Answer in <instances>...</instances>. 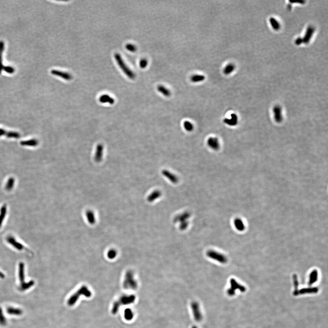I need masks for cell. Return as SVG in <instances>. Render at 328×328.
Wrapping results in <instances>:
<instances>
[{
  "instance_id": "1",
  "label": "cell",
  "mask_w": 328,
  "mask_h": 328,
  "mask_svg": "<svg viewBox=\"0 0 328 328\" xmlns=\"http://www.w3.org/2000/svg\"><path fill=\"white\" fill-rule=\"evenodd\" d=\"M114 58L117 63L119 66L124 74L131 80H134L136 78V74L127 66L126 63L123 61L122 57L120 54L116 53L114 54Z\"/></svg>"
},
{
  "instance_id": "2",
  "label": "cell",
  "mask_w": 328,
  "mask_h": 328,
  "mask_svg": "<svg viewBox=\"0 0 328 328\" xmlns=\"http://www.w3.org/2000/svg\"><path fill=\"white\" fill-rule=\"evenodd\" d=\"M206 255L209 258L213 260H216L221 263H226L227 261V258L225 256H224V255L218 252L212 250L207 251L206 252Z\"/></svg>"
},
{
  "instance_id": "3",
  "label": "cell",
  "mask_w": 328,
  "mask_h": 328,
  "mask_svg": "<svg viewBox=\"0 0 328 328\" xmlns=\"http://www.w3.org/2000/svg\"><path fill=\"white\" fill-rule=\"evenodd\" d=\"M190 216V213L188 212H185L178 215L175 218V221L180 222V228L181 230H184L188 227V222L187 221V220L188 219Z\"/></svg>"
},
{
  "instance_id": "4",
  "label": "cell",
  "mask_w": 328,
  "mask_h": 328,
  "mask_svg": "<svg viewBox=\"0 0 328 328\" xmlns=\"http://www.w3.org/2000/svg\"><path fill=\"white\" fill-rule=\"evenodd\" d=\"M230 283L231 284V287L227 291L228 295H230V296H232V295L235 294V291L236 289H238V290L242 291V292H244L246 291L245 287L240 285L238 282H237L236 280L234 279H231L230 280Z\"/></svg>"
},
{
  "instance_id": "5",
  "label": "cell",
  "mask_w": 328,
  "mask_h": 328,
  "mask_svg": "<svg viewBox=\"0 0 328 328\" xmlns=\"http://www.w3.org/2000/svg\"><path fill=\"white\" fill-rule=\"evenodd\" d=\"M207 145L208 147L215 151L218 150L220 147L219 141L217 137H209L207 140Z\"/></svg>"
},
{
  "instance_id": "6",
  "label": "cell",
  "mask_w": 328,
  "mask_h": 328,
  "mask_svg": "<svg viewBox=\"0 0 328 328\" xmlns=\"http://www.w3.org/2000/svg\"><path fill=\"white\" fill-rule=\"evenodd\" d=\"M104 153V146L102 144H98L96 148L94 160L97 163L100 162L103 159Z\"/></svg>"
},
{
  "instance_id": "7",
  "label": "cell",
  "mask_w": 328,
  "mask_h": 328,
  "mask_svg": "<svg viewBox=\"0 0 328 328\" xmlns=\"http://www.w3.org/2000/svg\"><path fill=\"white\" fill-rule=\"evenodd\" d=\"M162 174L165 177L168 179L172 183L176 184L178 182V179L177 176L169 170H164L162 171Z\"/></svg>"
},
{
  "instance_id": "8",
  "label": "cell",
  "mask_w": 328,
  "mask_h": 328,
  "mask_svg": "<svg viewBox=\"0 0 328 328\" xmlns=\"http://www.w3.org/2000/svg\"><path fill=\"white\" fill-rule=\"evenodd\" d=\"M51 73L56 76L61 77L66 80H70L72 79V76L67 72H63L57 70H53L51 71Z\"/></svg>"
},
{
  "instance_id": "9",
  "label": "cell",
  "mask_w": 328,
  "mask_h": 328,
  "mask_svg": "<svg viewBox=\"0 0 328 328\" xmlns=\"http://www.w3.org/2000/svg\"><path fill=\"white\" fill-rule=\"evenodd\" d=\"M314 30H315V29L312 26H309L308 28L304 38H302L303 42L304 43H308L309 42L314 32Z\"/></svg>"
},
{
  "instance_id": "10",
  "label": "cell",
  "mask_w": 328,
  "mask_h": 328,
  "mask_svg": "<svg viewBox=\"0 0 328 328\" xmlns=\"http://www.w3.org/2000/svg\"><path fill=\"white\" fill-rule=\"evenodd\" d=\"M6 240H7V242H8L9 244L13 246L14 248H16V249L18 250H22L24 248V246L22 244L17 242L16 241V239L12 236H8L6 238Z\"/></svg>"
},
{
  "instance_id": "11",
  "label": "cell",
  "mask_w": 328,
  "mask_h": 328,
  "mask_svg": "<svg viewBox=\"0 0 328 328\" xmlns=\"http://www.w3.org/2000/svg\"><path fill=\"white\" fill-rule=\"evenodd\" d=\"M99 100L101 103H108L110 105H113L115 102L114 98L109 96L108 94H103V95H101L99 98Z\"/></svg>"
},
{
  "instance_id": "12",
  "label": "cell",
  "mask_w": 328,
  "mask_h": 328,
  "mask_svg": "<svg viewBox=\"0 0 328 328\" xmlns=\"http://www.w3.org/2000/svg\"><path fill=\"white\" fill-rule=\"evenodd\" d=\"M6 136L8 138H18L20 137V135L17 132H6L3 129H0V136Z\"/></svg>"
},
{
  "instance_id": "13",
  "label": "cell",
  "mask_w": 328,
  "mask_h": 328,
  "mask_svg": "<svg viewBox=\"0 0 328 328\" xmlns=\"http://www.w3.org/2000/svg\"><path fill=\"white\" fill-rule=\"evenodd\" d=\"M86 217L88 223L90 224H94L96 222L95 215L93 211L91 210H88L86 213Z\"/></svg>"
},
{
  "instance_id": "14",
  "label": "cell",
  "mask_w": 328,
  "mask_h": 328,
  "mask_svg": "<svg viewBox=\"0 0 328 328\" xmlns=\"http://www.w3.org/2000/svg\"><path fill=\"white\" fill-rule=\"evenodd\" d=\"M162 195V193L159 190H156L152 192L148 197L147 200L149 202H153L159 198Z\"/></svg>"
},
{
  "instance_id": "15",
  "label": "cell",
  "mask_w": 328,
  "mask_h": 328,
  "mask_svg": "<svg viewBox=\"0 0 328 328\" xmlns=\"http://www.w3.org/2000/svg\"><path fill=\"white\" fill-rule=\"evenodd\" d=\"M318 273L317 270H313L310 273L309 275V285H311L313 283H315L317 280H318Z\"/></svg>"
},
{
  "instance_id": "16",
  "label": "cell",
  "mask_w": 328,
  "mask_h": 328,
  "mask_svg": "<svg viewBox=\"0 0 328 328\" xmlns=\"http://www.w3.org/2000/svg\"><path fill=\"white\" fill-rule=\"evenodd\" d=\"M224 122L230 126H234L236 125L238 122V117L234 114L231 115L230 119H225L224 120Z\"/></svg>"
},
{
  "instance_id": "17",
  "label": "cell",
  "mask_w": 328,
  "mask_h": 328,
  "mask_svg": "<svg viewBox=\"0 0 328 328\" xmlns=\"http://www.w3.org/2000/svg\"><path fill=\"white\" fill-rule=\"evenodd\" d=\"M157 90L165 97H169L171 95L170 91L164 86L161 85L158 86L157 87Z\"/></svg>"
},
{
  "instance_id": "18",
  "label": "cell",
  "mask_w": 328,
  "mask_h": 328,
  "mask_svg": "<svg viewBox=\"0 0 328 328\" xmlns=\"http://www.w3.org/2000/svg\"><path fill=\"white\" fill-rule=\"evenodd\" d=\"M192 309L194 310V315L196 320L199 321L201 318V315L200 313L198 305L196 304H192Z\"/></svg>"
},
{
  "instance_id": "19",
  "label": "cell",
  "mask_w": 328,
  "mask_h": 328,
  "mask_svg": "<svg viewBox=\"0 0 328 328\" xmlns=\"http://www.w3.org/2000/svg\"><path fill=\"white\" fill-rule=\"evenodd\" d=\"M234 223L235 227L239 231H242L244 230L245 225L244 222L240 218H236L234 220Z\"/></svg>"
},
{
  "instance_id": "20",
  "label": "cell",
  "mask_w": 328,
  "mask_h": 328,
  "mask_svg": "<svg viewBox=\"0 0 328 328\" xmlns=\"http://www.w3.org/2000/svg\"><path fill=\"white\" fill-rule=\"evenodd\" d=\"M318 289L316 287L313 288H303L298 291V295H302L305 294H312L318 292Z\"/></svg>"
},
{
  "instance_id": "21",
  "label": "cell",
  "mask_w": 328,
  "mask_h": 328,
  "mask_svg": "<svg viewBox=\"0 0 328 328\" xmlns=\"http://www.w3.org/2000/svg\"><path fill=\"white\" fill-rule=\"evenodd\" d=\"M205 77L203 75H199V74H196L193 75L191 78V81L193 83H199L205 80Z\"/></svg>"
},
{
  "instance_id": "22",
  "label": "cell",
  "mask_w": 328,
  "mask_h": 328,
  "mask_svg": "<svg viewBox=\"0 0 328 328\" xmlns=\"http://www.w3.org/2000/svg\"><path fill=\"white\" fill-rule=\"evenodd\" d=\"M235 69V66L232 63L227 64L224 68L223 73L225 75H228L231 74L234 71Z\"/></svg>"
},
{
  "instance_id": "23",
  "label": "cell",
  "mask_w": 328,
  "mask_h": 328,
  "mask_svg": "<svg viewBox=\"0 0 328 328\" xmlns=\"http://www.w3.org/2000/svg\"><path fill=\"white\" fill-rule=\"evenodd\" d=\"M20 143L21 145H24V146H35L38 144V141L37 140L33 139L23 141H21Z\"/></svg>"
},
{
  "instance_id": "24",
  "label": "cell",
  "mask_w": 328,
  "mask_h": 328,
  "mask_svg": "<svg viewBox=\"0 0 328 328\" xmlns=\"http://www.w3.org/2000/svg\"><path fill=\"white\" fill-rule=\"evenodd\" d=\"M6 214V205H3L2 206L0 212V227L2 226L3 222L5 218Z\"/></svg>"
},
{
  "instance_id": "25",
  "label": "cell",
  "mask_w": 328,
  "mask_h": 328,
  "mask_svg": "<svg viewBox=\"0 0 328 328\" xmlns=\"http://www.w3.org/2000/svg\"><path fill=\"white\" fill-rule=\"evenodd\" d=\"M270 23L272 28L275 30H278L280 28V25L278 21L274 18L271 17L270 20Z\"/></svg>"
},
{
  "instance_id": "26",
  "label": "cell",
  "mask_w": 328,
  "mask_h": 328,
  "mask_svg": "<svg viewBox=\"0 0 328 328\" xmlns=\"http://www.w3.org/2000/svg\"><path fill=\"white\" fill-rule=\"evenodd\" d=\"M19 278L22 282L24 279V265L23 262L19 264Z\"/></svg>"
},
{
  "instance_id": "27",
  "label": "cell",
  "mask_w": 328,
  "mask_h": 328,
  "mask_svg": "<svg viewBox=\"0 0 328 328\" xmlns=\"http://www.w3.org/2000/svg\"><path fill=\"white\" fill-rule=\"evenodd\" d=\"M274 111L275 114V117L277 121H280L282 118L281 110L280 108L278 106L275 107L274 109Z\"/></svg>"
},
{
  "instance_id": "28",
  "label": "cell",
  "mask_w": 328,
  "mask_h": 328,
  "mask_svg": "<svg viewBox=\"0 0 328 328\" xmlns=\"http://www.w3.org/2000/svg\"><path fill=\"white\" fill-rule=\"evenodd\" d=\"M183 126L186 131L191 132L193 130L194 125L192 123L189 121H186L183 123Z\"/></svg>"
},
{
  "instance_id": "29",
  "label": "cell",
  "mask_w": 328,
  "mask_h": 328,
  "mask_svg": "<svg viewBox=\"0 0 328 328\" xmlns=\"http://www.w3.org/2000/svg\"><path fill=\"white\" fill-rule=\"evenodd\" d=\"M14 178L11 177L10 178L8 181H7V183H6V189L7 191H10L12 188H13L14 184Z\"/></svg>"
},
{
  "instance_id": "30",
  "label": "cell",
  "mask_w": 328,
  "mask_h": 328,
  "mask_svg": "<svg viewBox=\"0 0 328 328\" xmlns=\"http://www.w3.org/2000/svg\"><path fill=\"white\" fill-rule=\"evenodd\" d=\"M117 255V252L114 249L110 250L107 253V257L109 259H114Z\"/></svg>"
},
{
  "instance_id": "31",
  "label": "cell",
  "mask_w": 328,
  "mask_h": 328,
  "mask_svg": "<svg viewBox=\"0 0 328 328\" xmlns=\"http://www.w3.org/2000/svg\"><path fill=\"white\" fill-rule=\"evenodd\" d=\"M293 278H294V285H295V290L294 291V295L297 296L298 295V287L299 286V283H298V279H297V277L296 275H294L293 276Z\"/></svg>"
},
{
  "instance_id": "32",
  "label": "cell",
  "mask_w": 328,
  "mask_h": 328,
  "mask_svg": "<svg viewBox=\"0 0 328 328\" xmlns=\"http://www.w3.org/2000/svg\"><path fill=\"white\" fill-rule=\"evenodd\" d=\"M125 48L128 51L131 52H136L137 50V47L135 45L131 43H128L125 46Z\"/></svg>"
},
{
  "instance_id": "33",
  "label": "cell",
  "mask_w": 328,
  "mask_h": 328,
  "mask_svg": "<svg viewBox=\"0 0 328 328\" xmlns=\"http://www.w3.org/2000/svg\"><path fill=\"white\" fill-rule=\"evenodd\" d=\"M148 64V62L146 59H142L140 62V66L141 68L144 69L147 67Z\"/></svg>"
},
{
  "instance_id": "34",
  "label": "cell",
  "mask_w": 328,
  "mask_h": 328,
  "mask_svg": "<svg viewBox=\"0 0 328 328\" xmlns=\"http://www.w3.org/2000/svg\"><path fill=\"white\" fill-rule=\"evenodd\" d=\"M8 312L9 314H21L22 311L19 309H14L10 308L8 309Z\"/></svg>"
},
{
  "instance_id": "35",
  "label": "cell",
  "mask_w": 328,
  "mask_h": 328,
  "mask_svg": "<svg viewBox=\"0 0 328 328\" xmlns=\"http://www.w3.org/2000/svg\"><path fill=\"white\" fill-rule=\"evenodd\" d=\"M302 43H303L302 38L298 37V38H297V39H296L295 43H296V45H300V44H301Z\"/></svg>"
},
{
  "instance_id": "36",
  "label": "cell",
  "mask_w": 328,
  "mask_h": 328,
  "mask_svg": "<svg viewBox=\"0 0 328 328\" xmlns=\"http://www.w3.org/2000/svg\"><path fill=\"white\" fill-rule=\"evenodd\" d=\"M2 312H1V309H0V323L2 324L4 323V324L6 322L5 320L4 317H2Z\"/></svg>"
},
{
  "instance_id": "37",
  "label": "cell",
  "mask_w": 328,
  "mask_h": 328,
  "mask_svg": "<svg viewBox=\"0 0 328 328\" xmlns=\"http://www.w3.org/2000/svg\"><path fill=\"white\" fill-rule=\"evenodd\" d=\"M4 275L2 272H0V278H4Z\"/></svg>"
},
{
  "instance_id": "38",
  "label": "cell",
  "mask_w": 328,
  "mask_h": 328,
  "mask_svg": "<svg viewBox=\"0 0 328 328\" xmlns=\"http://www.w3.org/2000/svg\"><path fill=\"white\" fill-rule=\"evenodd\" d=\"M193 328H196V327H193Z\"/></svg>"
}]
</instances>
